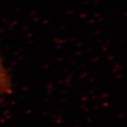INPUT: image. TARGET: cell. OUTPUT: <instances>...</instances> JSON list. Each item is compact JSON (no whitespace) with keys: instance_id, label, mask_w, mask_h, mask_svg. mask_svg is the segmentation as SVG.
<instances>
[{"instance_id":"cell-1","label":"cell","mask_w":127,"mask_h":127,"mask_svg":"<svg viewBox=\"0 0 127 127\" xmlns=\"http://www.w3.org/2000/svg\"><path fill=\"white\" fill-rule=\"evenodd\" d=\"M12 83L9 74L3 64L0 55V94H7L11 93Z\"/></svg>"}]
</instances>
